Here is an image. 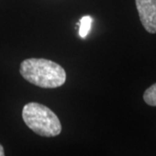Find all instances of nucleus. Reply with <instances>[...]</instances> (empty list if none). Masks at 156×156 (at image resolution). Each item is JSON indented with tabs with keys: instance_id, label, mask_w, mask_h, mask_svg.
I'll return each mask as SVG.
<instances>
[{
	"instance_id": "nucleus-4",
	"label": "nucleus",
	"mask_w": 156,
	"mask_h": 156,
	"mask_svg": "<svg viewBox=\"0 0 156 156\" xmlns=\"http://www.w3.org/2000/svg\"><path fill=\"white\" fill-rule=\"evenodd\" d=\"M93 22V18L90 16H84L80 20V29H79V35L82 38H85L90 31L91 24Z\"/></svg>"
},
{
	"instance_id": "nucleus-5",
	"label": "nucleus",
	"mask_w": 156,
	"mask_h": 156,
	"mask_svg": "<svg viewBox=\"0 0 156 156\" xmlns=\"http://www.w3.org/2000/svg\"><path fill=\"white\" fill-rule=\"evenodd\" d=\"M143 99L149 106L156 107V83L147 89L143 95Z\"/></svg>"
},
{
	"instance_id": "nucleus-6",
	"label": "nucleus",
	"mask_w": 156,
	"mask_h": 156,
	"mask_svg": "<svg viewBox=\"0 0 156 156\" xmlns=\"http://www.w3.org/2000/svg\"><path fill=\"white\" fill-rule=\"evenodd\" d=\"M4 155H5V151H4V148H3V146L0 144V156Z\"/></svg>"
},
{
	"instance_id": "nucleus-2",
	"label": "nucleus",
	"mask_w": 156,
	"mask_h": 156,
	"mask_svg": "<svg viewBox=\"0 0 156 156\" xmlns=\"http://www.w3.org/2000/svg\"><path fill=\"white\" fill-rule=\"evenodd\" d=\"M23 120L34 133L44 137L60 134L62 125L59 118L48 107L37 102H30L23 107Z\"/></svg>"
},
{
	"instance_id": "nucleus-3",
	"label": "nucleus",
	"mask_w": 156,
	"mask_h": 156,
	"mask_svg": "<svg viewBox=\"0 0 156 156\" xmlns=\"http://www.w3.org/2000/svg\"><path fill=\"white\" fill-rule=\"evenodd\" d=\"M141 24L151 34L156 33V0H135Z\"/></svg>"
},
{
	"instance_id": "nucleus-1",
	"label": "nucleus",
	"mask_w": 156,
	"mask_h": 156,
	"mask_svg": "<svg viewBox=\"0 0 156 156\" xmlns=\"http://www.w3.org/2000/svg\"><path fill=\"white\" fill-rule=\"evenodd\" d=\"M20 74L29 83L44 89H56L66 81L63 68L44 58H29L23 61Z\"/></svg>"
}]
</instances>
